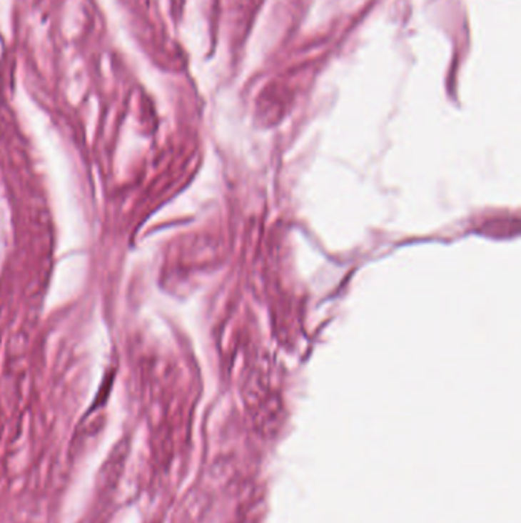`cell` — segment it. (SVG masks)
Here are the masks:
<instances>
[]
</instances>
